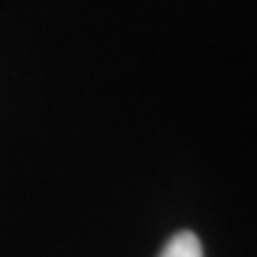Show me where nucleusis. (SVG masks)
<instances>
[{"label": "nucleus", "mask_w": 257, "mask_h": 257, "mask_svg": "<svg viewBox=\"0 0 257 257\" xmlns=\"http://www.w3.org/2000/svg\"><path fill=\"white\" fill-rule=\"evenodd\" d=\"M160 257H202V245L191 231H181L165 245Z\"/></svg>", "instance_id": "nucleus-1"}]
</instances>
